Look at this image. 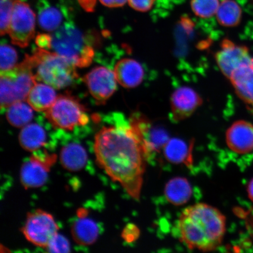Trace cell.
Here are the masks:
<instances>
[{
    "instance_id": "6da1fadb",
    "label": "cell",
    "mask_w": 253,
    "mask_h": 253,
    "mask_svg": "<svg viewBox=\"0 0 253 253\" xmlns=\"http://www.w3.org/2000/svg\"><path fill=\"white\" fill-rule=\"evenodd\" d=\"M94 151L101 169L129 197L139 200L150 154L134 120L103 126L95 135Z\"/></svg>"
},
{
    "instance_id": "7a4b0ae2",
    "label": "cell",
    "mask_w": 253,
    "mask_h": 253,
    "mask_svg": "<svg viewBox=\"0 0 253 253\" xmlns=\"http://www.w3.org/2000/svg\"><path fill=\"white\" fill-rule=\"evenodd\" d=\"M226 217L217 208L204 203L182 211L177 228L180 240L187 248L204 252L219 248L226 232Z\"/></svg>"
},
{
    "instance_id": "3957f363",
    "label": "cell",
    "mask_w": 253,
    "mask_h": 253,
    "mask_svg": "<svg viewBox=\"0 0 253 253\" xmlns=\"http://www.w3.org/2000/svg\"><path fill=\"white\" fill-rule=\"evenodd\" d=\"M37 82L50 85L55 89L68 87L78 78L77 66L58 53L37 48L33 54L25 57Z\"/></svg>"
},
{
    "instance_id": "277c9868",
    "label": "cell",
    "mask_w": 253,
    "mask_h": 253,
    "mask_svg": "<svg viewBox=\"0 0 253 253\" xmlns=\"http://www.w3.org/2000/svg\"><path fill=\"white\" fill-rule=\"evenodd\" d=\"M50 37L53 51L65 57L77 67H85L92 61V47L87 45L84 34L71 22H65Z\"/></svg>"
},
{
    "instance_id": "5b68a950",
    "label": "cell",
    "mask_w": 253,
    "mask_h": 253,
    "mask_svg": "<svg viewBox=\"0 0 253 253\" xmlns=\"http://www.w3.org/2000/svg\"><path fill=\"white\" fill-rule=\"evenodd\" d=\"M37 81L29 66L23 62L10 71L0 74L1 109L7 110L15 102L26 101L28 93Z\"/></svg>"
},
{
    "instance_id": "8992f818",
    "label": "cell",
    "mask_w": 253,
    "mask_h": 253,
    "mask_svg": "<svg viewBox=\"0 0 253 253\" xmlns=\"http://www.w3.org/2000/svg\"><path fill=\"white\" fill-rule=\"evenodd\" d=\"M85 107L70 94L59 95L45 112V118L53 127L71 131L76 126L87 124L89 118Z\"/></svg>"
},
{
    "instance_id": "52a82bcc",
    "label": "cell",
    "mask_w": 253,
    "mask_h": 253,
    "mask_svg": "<svg viewBox=\"0 0 253 253\" xmlns=\"http://www.w3.org/2000/svg\"><path fill=\"white\" fill-rule=\"evenodd\" d=\"M36 14L27 3L14 0L8 34L12 43L26 47L33 39L36 30Z\"/></svg>"
},
{
    "instance_id": "ba28073f",
    "label": "cell",
    "mask_w": 253,
    "mask_h": 253,
    "mask_svg": "<svg viewBox=\"0 0 253 253\" xmlns=\"http://www.w3.org/2000/svg\"><path fill=\"white\" fill-rule=\"evenodd\" d=\"M59 229L52 215L39 210L28 214L21 232L28 242L45 249Z\"/></svg>"
},
{
    "instance_id": "9c48e42d",
    "label": "cell",
    "mask_w": 253,
    "mask_h": 253,
    "mask_svg": "<svg viewBox=\"0 0 253 253\" xmlns=\"http://www.w3.org/2000/svg\"><path fill=\"white\" fill-rule=\"evenodd\" d=\"M56 160L55 154H34L23 164L20 181L25 189L41 187L46 183L50 167Z\"/></svg>"
},
{
    "instance_id": "30bf717a",
    "label": "cell",
    "mask_w": 253,
    "mask_h": 253,
    "mask_svg": "<svg viewBox=\"0 0 253 253\" xmlns=\"http://www.w3.org/2000/svg\"><path fill=\"white\" fill-rule=\"evenodd\" d=\"M215 58L221 73L229 79L237 69L251 65L252 61L248 47L237 45L227 39L221 42Z\"/></svg>"
},
{
    "instance_id": "8fae6325",
    "label": "cell",
    "mask_w": 253,
    "mask_h": 253,
    "mask_svg": "<svg viewBox=\"0 0 253 253\" xmlns=\"http://www.w3.org/2000/svg\"><path fill=\"white\" fill-rule=\"evenodd\" d=\"M84 80L96 102L103 104L115 93L117 81L114 71L103 66L94 68L84 76Z\"/></svg>"
},
{
    "instance_id": "7c38bea8",
    "label": "cell",
    "mask_w": 253,
    "mask_h": 253,
    "mask_svg": "<svg viewBox=\"0 0 253 253\" xmlns=\"http://www.w3.org/2000/svg\"><path fill=\"white\" fill-rule=\"evenodd\" d=\"M37 8L39 26L46 32L58 30L68 17V8L61 0H39Z\"/></svg>"
},
{
    "instance_id": "4fadbf2b",
    "label": "cell",
    "mask_w": 253,
    "mask_h": 253,
    "mask_svg": "<svg viewBox=\"0 0 253 253\" xmlns=\"http://www.w3.org/2000/svg\"><path fill=\"white\" fill-rule=\"evenodd\" d=\"M199 94L193 88L182 86L174 91L170 98L172 118L181 122L189 118L202 104Z\"/></svg>"
},
{
    "instance_id": "5bb4252c",
    "label": "cell",
    "mask_w": 253,
    "mask_h": 253,
    "mask_svg": "<svg viewBox=\"0 0 253 253\" xmlns=\"http://www.w3.org/2000/svg\"><path fill=\"white\" fill-rule=\"evenodd\" d=\"M227 145L236 154H246L253 151V125L245 120H239L227 129L226 133Z\"/></svg>"
},
{
    "instance_id": "9a60e30c",
    "label": "cell",
    "mask_w": 253,
    "mask_h": 253,
    "mask_svg": "<svg viewBox=\"0 0 253 253\" xmlns=\"http://www.w3.org/2000/svg\"><path fill=\"white\" fill-rule=\"evenodd\" d=\"M114 72L119 84L127 88L139 86L144 77V70L141 63L131 58L120 60L114 68Z\"/></svg>"
},
{
    "instance_id": "2e32d148",
    "label": "cell",
    "mask_w": 253,
    "mask_h": 253,
    "mask_svg": "<svg viewBox=\"0 0 253 253\" xmlns=\"http://www.w3.org/2000/svg\"><path fill=\"white\" fill-rule=\"evenodd\" d=\"M230 81L237 94L253 111V69L251 65L237 69Z\"/></svg>"
},
{
    "instance_id": "e0dca14e",
    "label": "cell",
    "mask_w": 253,
    "mask_h": 253,
    "mask_svg": "<svg viewBox=\"0 0 253 253\" xmlns=\"http://www.w3.org/2000/svg\"><path fill=\"white\" fill-rule=\"evenodd\" d=\"M55 89L49 84L36 81L28 94L26 102L35 111L45 112L58 97Z\"/></svg>"
},
{
    "instance_id": "ac0fdd59",
    "label": "cell",
    "mask_w": 253,
    "mask_h": 253,
    "mask_svg": "<svg viewBox=\"0 0 253 253\" xmlns=\"http://www.w3.org/2000/svg\"><path fill=\"white\" fill-rule=\"evenodd\" d=\"M99 229L97 224L92 219L81 216L75 221L71 227V233L77 244L89 246L96 241L99 236Z\"/></svg>"
},
{
    "instance_id": "d6986e66",
    "label": "cell",
    "mask_w": 253,
    "mask_h": 253,
    "mask_svg": "<svg viewBox=\"0 0 253 253\" xmlns=\"http://www.w3.org/2000/svg\"><path fill=\"white\" fill-rule=\"evenodd\" d=\"M60 161L65 169L73 172L78 171L86 166L87 154L82 145L72 142L62 148L60 153Z\"/></svg>"
},
{
    "instance_id": "ffe728a7",
    "label": "cell",
    "mask_w": 253,
    "mask_h": 253,
    "mask_svg": "<svg viewBox=\"0 0 253 253\" xmlns=\"http://www.w3.org/2000/svg\"><path fill=\"white\" fill-rule=\"evenodd\" d=\"M164 195L168 202L175 206L186 204L191 199L192 189L188 179L176 177L167 183Z\"/></svg>"
},
{
    "instance_id": "44dd1931",
    "label": "cell",
    "mask_w": 253,
    "mask_h": 253,
    "mask_svg": "<svg viewBox=\"0 0 253 253\" xmlns=\"http://www.w3.org/2000/svg\"><path fill=\"white\" fill-rule=\"evenodd\" d=\"M164 157L169 162L175 164L192 165V145H188L179 138L169 139L163 147Z\"/></svg>"
},
{
    "instance_id": "7402d4cb",
    "label": "cell",
    "mask_w": 253,
    "mask_h": 253,
    "mask_svg": "<svg viewBox=\"0 0 253 253\" xmlns=\"http://www.w3.org/2000/svg\"><path fill=\"white\" fill-rule=\"evenodd\" d=\"M46 134L45 129L37 123H30L22 128L19 134V142L25 150L34 152L45 144Z\"/></svg>"
},
{
    "instance_id": "603a6c76",
    "label": "cell",
    "mask_w": 253,
    "mask_h": 253,
    "mask_svg": "<svg viewBox=\"0 0 253 253\" xmlns=\"http://www.w3.org/2000/svg\"><path fill=\"white\" fill-rule=\"evenodd\" d=\"M26 101L15 102L6 110V118L12 126L23 128L30 124L34 118V109Z\"/></svg>"
},
{
    "instance_id": "cb8c5ba5",
    "label": "cell",
    "mask_w": 253,
    "mask_h": 253,
    "mask_svg": "<svg viewBox=\"0 0 253 253\" xmlns=\"http://www.w3.org/2000/svg\"><path fill=\"white\" fill-rule=\"evenodd\" d=\"M218 23L225 27H234L242 20V11L237 3L233 0H223L220 3L216 12Z\"/></svg>"
},
{
    "instance_id": "d4e9b609",
    "label": "cell",
    "mask_w": 253,
    "mask_h": 253,
    "mask_svg": "<svg viewBox=\"0 0 253 253\" xmlns=\"http://www.w3.org/2000/svg\"><path fill=\"white\" fill-rule=\"evenodd\" d=\"M220 5L219 0H191L192 11L198 17L210 18L216 14Z\"/></svg>"
},
{
    "instance_id": "484cf974",
    "label": "cell",
    "mask_w": 253,
    "mask_h": 253,
    "mask_svg": "<svg viewBox=\"0 0 253 253\" xmlns=\"http://www.w3.org/2000/svg\"><path fill=\"white\" fill-rule=\"evenodd\" d=\"M18 55L13 47L7 43H1L0 47V71L11 70L17 66Z\"/></svg>"
},
{
    "instance_id": "4316f807",
    "label": "cell",
    "mask_w": 253,
    "mask_h": 253,
    "mask_svg": "<svg viewBox=\"0 0 253 253\" xmlns=\"http://www.w3.org/2000/svg\"><path fill=\"white\" fill-rule=\"evenodd\" d=\"M14 0H0V33L1 36L8 33Z\"/></svg>"
},
{
    "instance_id": "83f0119b",
    "label": "cell",
    "mask_w": 253,
    "mask_h": 253,
    "mask_svg": "<svg viewBox=\"0 0 253 253\" xmlns=\"http://www.w3.org/2000/svg\"><path fill=\"white\" fill-rule=\"evenodd\" d=\"M70 244L67 239L58 233L50 240L45 249L49 253H69L71 252Z\"/></svg>"
},
{
    "instance_id": "f1b7e54d",
    "label": "cell",
    "mask_w": 253,
    "mask_h": 253,
    "mask_svg": "<svg viewBox=\"0 0 253 253\" xmlns=\"http://www.w3.org/2000/svg\"><path fill=\"white\" fill-rule=\"evenodd\" d=\"M156 0H128L132 8L136 11L147 12L153 7Z\"/></svg>"
},
{
    "instance_id": "f546056e",
    "label": "cell",
    "mask_w": 253,
    "mask_h": 253,
    "mask_svg": "<svg viewBox=\"0 0 253 253\" xmlns=\"http://www.w3.org/2000/svg\"><path fill=\"white\" fill-rule=\"evenodd\" d=\"M36 43L40 48L51 49V37L47 34L39 35L37 38Z\"/></svg>"
},
{
    "instance_id": "4dcf8cb0",
    "label": "cell",
    "mask_w": 253,
    "mask_h": 253,
    "mask_svg": "<svg viewBox=\"0 0 253 253\" xmlns=\"http://www.w3.org/2000/svg\"><path fill=\"white\" fill-rule=\"evenodd\" d=\"M137 231L138 229L133 225L126 227V229L123 232V236L126 241H128V240L131 242L133 241L138 235V234L137 233Z\"/></svg>"
},
{
    "instance_id": "1f68e13d",
    "label": "cell",
    "mask_w": 253,
    "mask_h": 253,
    "mask_svg": "<svg viewBox=\"0 0 253 253\" xmlns=\"http://www.w3.org/2000/svg\"><path fill=\"white\" fill-rule=\"evenodd\" d=\"M104 5L109 8H117L125 5L128 0H99Z\"/></svg>"
},
{
    "instance_id": "d6a6232c",
    "label": "cell",
    "mask_w": 253,
    "mask_h": 253,
    "mask_svg": "<svg viewBox=\"0 0 253 253\" xmlns=\"http://www.w3.org/2000/svg\"><path fill=\"white\" fill-rule=\"evenodd\" d=\"M79 4L85 11L93 12L96 6V0H78Z\"/></svg>"
},
{
    "instance_id": "836d02e7",
    "label": "cell",
    "mask_w": 253,
    "mask_h": 253,
    "mask_svg": "<svg viewBox=\"0 0 253 253\" xmlns=\"http://www.w3.org/2000/svg\"><path fill=\"white\" fill-rule=\"evenodd\" d=\"M247 191H248L249 198L253 202V178L249 182Z\"/></svg>"
},
{
    "instance_id": "e575fe53",
    "label": "cell",
    "mask_w": 253,
    "mask_h": 253,
    "mask_svg": "<svg viewBox=\"0 0 253 253\" xmlns=\"http://www.w3.org/2000/svg\"><path fill=\"white\" fill-rule=\"evenodd\" d=\"M251 66H252V68L253 69V58H252Z\"/></svg>"
}]
</instances>
